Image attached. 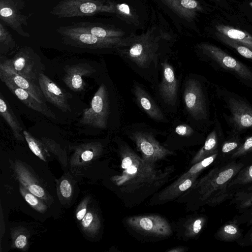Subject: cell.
Wrapping results in <instances>:
<instances>
[{
    "instance_id": "obj_1",
    "label": "cell",
    "mask_w": 252,
    "mask_h": 252,
    "mask_svg": "<svg viewBox=\"0 0 252 252\" xmlns=\"http://www.w3.org/2000/svg\"><path fill=\"white\" fill-rule=\"evenodd\" d=\"M120 154L122 174L116 176L114 180L118 186L136 189L144 185H152L162 177L154 164L146 162L126 144L121 146Z\"/></svg>"
},
{
    "instance_id": "obj_2",
    "label": "cell",
    "mask_w": 252,
    "mask_h": 252,
    "mask_svg": "<svg viewBox=\"0 0 252 252\" xmlns=\"http://www.w3.org/2000/svg\"><path fill=\"white\" fill-rule=\"evenodd\" d=\"M243 165L231 163L221 168L212 169L196 182L195 186L201 201L211 205L223 201L228 195L229 184Z\"/></svg>"
},
{
    "instance_id": "obj_3",
    "label": "cell",
    "mask_w": 252,
    "mask_h": 252,
    "mask_svg": "<svg viewBox=\"0 0 252 252\" xmlns=\"http://www.w3.org/2000/svg\"><path fill=\"white\" fill-rule=\"evenodd\" d=\"M153 29L139 35L124 38L116 48L124 56L142 68H147L157 57L158 38L154 36Z\"/></svg>"
},
{
    "instance_id": "obj_4",
    "label": "cell",
    "mask_w": 252,
    "mask_h": 252,
    "mask_svg": "<svg viewBox=\"0 0 252 252\" xmlns=\"http://www.w3.org/2000/svg\"><path fill=\"white\" fill-rule=\"evenodd\" d=\"M99 13H115L112 2L102 0H61L50 11L59 18L91 16Z\"/></svg>"
},
{
    "instance_id": "obj_5",
    "label": "cell",
    "mask_w": 252,
    "mask_h": 252,
    "mask_svg": "<svg viewBox=\"0 0 252 252\" xmlns=\"http://www.w3.org/2000/svg\"><path fill=\"white\" fill-rule=\"evenodd\" d=\"M63 41L68 45L90 49L117 48L124 37L104 38L88 33L75 25L61 26L57 30Z\"/></svg>"
},
{
    "instance_id": "obj_6",
    "label": "cell",
    "mask_w": 252,
    "mask_h": 252,
    "mask_svg": "<svg viewBox=\"0 0 252 252\" xmlns=\"http://www.w3.org/2000/svg\"><path fill=\"white\" fill-rule=\"evenodd\" d=\"M107 89L102 84L95 93L89 108L83 110L80 124L94 128L106 129L110 105Z\"/></svg>"
},
{
    "instance_id": "obj_7",
    "label": "cell",
    "mask_w": 252,
    "mask_h": 252,
    "mask_svg": "<svg viewBox=\"0 0 252 252\" xmlns=\"http://www.w3.org/2000/svg\"><path fill=\"white\" fill-rule=\"evenodd\" d=\"M35 53L29 47H22L12 59L0 55V68L11 71L31 81L37 77Z\"/></svg>"
},
{
    "instance_id": "obj_8",
    "label": "cell",
    "mask_w": 252,
    "mask_h": 252,
    "mask_svg": "<svg viewBox=\"0 0 252 252\" xmlns=\"http://www.w3.org/2000/svg\"><path fill=\"white\" fill-rule=\"evenodd\" d=\"M202 52L223 69L243 80L252 82V70L243 63L214 45L201 43L198 45Z\"/></svg>"
},
{
    "instance_id": "obj_9",
    "label": "cell",
    "mask_w": 252,
    "mask_h": 252,
    "mask_svg": "<svg viewBox=\"0 0 252 252\" xmlns=\"http://www.w3.org/2000/svg\"><path fill=\"white\" fill-rule=\"evenodd\" d=\"M140 152L142 158L147 162L154 164L158 160L173 154V152L165 148L150 133L142 131L131 132L129 135Z\"/></svg>"
},
{
    "instance_id": "obj_10",
    "label": "cell",
    "mask_w": 252,
    "mask_h": 252,
    "mask_svg": "<svg viewBox=\"0 0 252 252\" xmlns=\"http://www.w3.org/2000/svg\"><path fill=\"white\" fill-rule=\"evenodd\" d=\"M126 221L127 225L133 229L145 234L166 237L172 233L171 227L168 221L159 215L132 216L127 218Z\"/></svg>"
},
{
    "instance_id": "obj_11",
    "label": "cell",
    "mask_w": 252,
    "mask_h": 252,
    "mask_svg": "<svg viewBox=\"0 0 252 252\" xmlns=\"http://www.w3.org/2000/svg\"><path fill=\"white\" fill-rule=\"evenodd\" d=\"M183 98L188 112L196 120L205 119L207 111L204 96L200 83L189 80L185 85Z\"/></svg>"
},
{
    "instance_id": "obj_12",
    "label": "cell",
    "mask_w": 252,
    "mask_h": 252,
    "mask_svg": "<svg viewBox=\"0 0 252 252\" xmlns=\"http://www.w3.org/2000/svg\"><path fill=\"white\" fill-rule=\"evenodd\" d=\"M39 86L45 99L61 111H70L67 94L43 73L38 74Z\"/></svg>"
},
{
    "instance_id": "obj_13",
    "label": "cell",
    "mask_w": 252,
    "mask_h": 252,
    "mask_svg": "<svg viewBox=\"0 0 252 252\" xmlns=\"http://www.w3.org/2000/svg\"><path fill=\"white\" fill-rule=\"evenodd\" d=\"M0 18L6 25L24 37L30 35L23 29V25L27 26L28 17L23 15L12 0H0Z\"/></svg>"
},
{
    "instance_id": "obj_14",
    "label": "cell",
    "mask_w": 252,
    "mask_h": 252,
    "mask_svg": "<svg viewBox=\"0 0 252 252\" xmlns=\"http://www.w3.org/2000/svg\"><path fill=\"white\" fill-rule=\"evenodd\" d=\"M64 71L63 82L70 90L76 92L84 90L86 83L83 78L88 77L95 72L94 67L86 63L66 66Z\"/></svg>"
},
{
    "instance_id": "obj_15",
    "label": "cell",
    "mask_w": 252,
    "mask_h": 252,
    "mask_svg": "<svg viewBox=\"0 0 252 252\" xmlns=\"http://www.w3.org/2000/svg\"><path fill=\"white\" fill-rule=\"evenodd\" d=\"M230 121L236 131L252 128V108L243 101L234 98L228 100Z\"/></svg>"
},
{
    "instance_id": "obj_16",
    "label": "cell",
    "mask_w": 252,
    "mask_h": 252,
    "mask_svg": "<svg viewBox=\"0 0 252 252\" xmlns=\"http://www.w3.org/2000/svg\"><path fill=\"white\" fill-rule=\"evenodd\" d=\"M162 81L159 86V93L165 103L174 105L177 97L178 81L172 65L165 61L161 63Z\"/></svg>"
},
{
    "instance_id": "obj_17",
    "label": "cell",
    "mask_w": 252,
    "mask_h": 252,
    "mask_svg": "<svg viewBox=\"0 0 252 252\" xmlns=\"http://www.w3.org/2000/svg\"><path fill=\"white\" fill-rule=\"evenodd\" d=\"M10 92L21 101L30 108L36 111L47 117L56 119V115L45 103H41L36 99L25 90L20 88L7 80H2Z\"/></svg>"
},
{
    "instance_id": "obj_18",
    "label": "cell",
    "mask_w": 252,
    "mask_h": 252,
    "mask_svg": "<svg viewBox=\"0 0 252 252\" xmlns=\"http://www.w3.org/2000/svg\"><path fill=\"white\" fill-rule=\"evenodd\" d=\"M0 79L1 81L7 80L11 82L17 87L28 92L38 101L45 103V98L40 88L34 81L15 72L1 68H0Z\"/></svg>"
},
{
    "instance_id": "obj_19",
    "label": "cell",
    "mask_w": 252,
    "mask_h": 252,
    "mask_svg": "<svg viewBox=\"0 0 252 252\" xmlns=\"http://www.w3.org/2000/svg\"><path fill=\"white\" fill-rule=\"evenodd\" d=\"M164 3L181 17L191 21L202 7L196 0H162Z\"/></svg>"
},
{
    "instance_id": "obj_20",
    "label": "cell",
    "mask_w": 252,
    "mask_h": 252,
    "mask_svg": "<svg viewBox=\"0 0 252 252\" xmlns=\"http://www.w3.org/2000/svg\"><path fill=\"white\" fill-rule=\"evenodd\" d=\"M133 92L137 102L149 117L158 121L164 120L161 111L144 89L139 85L135 84Z\"/></svg>"
},
{
    "instance_id": "obj_21",
    "label": "cell",
    "mask_w": 252,
    "mask_h": 252,
    "mask_svg": "<svg viewBox=\"0 0 252 252\" xmlns=\"http://www.w3.org/2000/svg\"><path fill=\"white\" fill-rule=\"evenodd\" d=\"M81 30L101 38H123L125 33L118 29L96 22L72 23Z\"/></svg>"
},
{
    "instance_id": "obj_22",
    "label": "cell",
    "mask_w": 252,
    "mask_h": 252,
    "mask_svg": "<svg viewBox=\"0 0 252 252\" xmlns=\"http://www.w3.org/2000/svg\"><path fill=\"white\" fill-rule=\"evenodd\" d=\"M198 176H192L182 180L177 179L160 192L158 196V200L165 202L177 198L184 192L195 185Z\"/></svg>"
},
{
    "instance_id": "obj_23",
    "label": "cell",
    "mask_w": 252,
    "mask_h": 252,
    "mask_svg": "<svg viewBox=\"0 0 252 252\" xmlns=\"http://www.w3.org/2000/svg\"><path fill=\"white\" fill-rule=\"evenodd\" d=\"M0 114L12 130L14 136L18 139L23 140V129L12 109L2 94H0Z\"/></svg>"
},
{
    "instance_id": "obj_24",
    "label": "cell",
    "mask_w": 252,
    "mask_h": 252,
    "mask_svg": "<svg viewBox=\"0 0 252 252\" xmlns=\"http://www.w3.org/2000/svg\"><path fill=\"white\" fill-rule=\"evenodd\" d=\"M218 32L252 50V36L247 32L233 27L217 25Z\"/></svg>"
},
{
    "instance_id": "obj_25",
    "label": "cell",
    "mask_w": 252,
    "mask_h": 252,
    "mask_svg": "<svg viewBox=\"0 0 252 252\" xmlns=\"http://www.w3.org/2000/svg\"><path fill=\"white\" fill-rule=\"evenodd\" d=\"M217 145V134L215 130H213L208 135L203 147L193 158L191 164H194L218 152Z\"/></svg>"
},
{
    "instance_id": "obj_26",
    "label": "cell",
    "mask_w": 252,
    "mask_h": 252,
    "mask_svg": "<svg viewBox=\"0 0 252 252\" xmlns=\"http://www.w3.org/2000/svg\"><path fill=\"white\" fill-rule=\"evenodd\" d=\"M206 219L204 217H197L188 220L185 223V235L188 238L197 236L205 224Z\"/></svg>"
},
{
    "instance_id": "obj_27",
    "label": "cell",
    "mask_w": 252,
    "mask_h": 252,
    "mask_svg": "<svg viewBox=\"0 0 252 252\" xmlns=\"http://www.w3.org/2000/svg\"><path fill=\"white\" fill-rule=\"evenodd\" d=\"M218 156V152L193 164L186 173L182 174L178 180L186 179L189 177L199 175L200 172L214 162Z\"/></svg>"
},
{
    "instance_id": "obj_28",
    "label": "cell",
    "mask_w": 252,
    "mask_h": 252,
    "mask_svg": "<svg viewBox=\"0 0 252 252\" xmlns=\"http://www.w3.org/2000/svg\"><path fill=\"white\" fill-rule=\"evenodd\" d=\"M0 55L12 50L16 47V43L12 35L1 23H0Z\"/></svg>"
},
{
    "instance_id": "obj_29",
    "label": "cell",
    "mask_w": 252,
    "mask_h": 252,
    "mask_svg": "<svg viewBox=\"0 0 252 252\" xmlns=\"http://www.w3.org/2000/svg\"><path fill=\"white\" fill-rule=\"evenodd\" d=\"M218 37L223 43L234 49L240 55L244 58L252 60V50L238 42L231 39L217 32Z\"/></svg>"
},
{
    "instance_id": "obj_30",
    "label": "cell",
    "mask_w": 252,
    "mask_h": 252,
    "mask_svg": "<svg viewBox=\"0 0 252 252\" xmlns=\"http://www.w3.org/2000/svg\"><path fill=\"white\" fill-rule=\"evenodd\" d=\"M241 233L237 225L228 223L222 226L218 232V236L221 240L232 241L240 236Z\"/></svg>"
},
{
    "instance_id": "obj_31",
    "label": "cell",
    "mask_w": 252,
    "mask_h": 252,
    "mask_svg": "<svg viewBox=\"0 0 252 252\" xmlns=\"http://www.w3.org/2000/svg\"><path fill=\"white\" fill-rule=\"evenodd\" d=\"M23 134L30 149L33 153L41 159L45 161L43 156L41 145L39 143V141L27 130H23Z\"/></svg>"
},
{
    "instance_id": "obj_32",
    "label": "cell",
    "mask_w": 252,
    "mask_h": 252,
    "mask_svg": "<svg viewBox=\"0 0 252 252\" xmlns=\"http://www.w3.org/2000/svg\"><path fill=\"white\" fill-rule=\"evenodd\" d=\"M115 9V14L123 17L126 20L135 22L136 18L128 5L126 3H116L113 2Z\"/></svg>"
},
{
    "instance_id": "obj_33",
    "label": "cell",
    "mask_w": 252,
    "mask_h": 252,
    "mask_svg": "<svg viewBox=\"0 0 252 252\" xmlns=\"http://www.w3.org/2000/svg\"><path fill=\"white\" fill-rule=\"evenodd\" d=\"M251 151H252V136L246 139L245 142L232 154V158H238Z\"/></svg>"
},
{
    "instance_id": "obj_34",
    "label": "cell",
    "mask_w": 252,
    "mask_h": 252,
    "mask_svg": "<svg viewBox=\"0 0 252 252\" xmlns=\"http://www.w3.org/2000/svg\"><path fill=\"white\" fill-rule=\"evenodd\" d=\"M175 131L177 134L183 136H189L193 133V129L186 124L180 125L177 126Z\"/></svg>"
},
{
    "instance_id": "obj_35",
    "label": "cell",
    "mask_w": 252,
    "mask_h": 252,
    "mask_svg": "<svg viewBox=\"0 0 252 252\" xmlns=\"http://www.w3.org/2000/svg\"><path fill=\"white\" fill-rule=\"evenodd\" d=\"M60 189L63 196L69 198L72 192V189L69 182L66 180H63L60 186Z\"/></svg>"
},
{
    "instance_id": "obj_36",
    "label": "cell",
    "mask_w": 252,
    "mask_h": 252,
    "mask_svg": "<svg viewBox=\"0 0 252 252\" xmlns=\"http://www.w3.org/2000/svg\"><path fill=\"white\" fill-rule=\"evenodd\" d=\"M28 189L31 193L35 196L42 198L45 195L44 189L38 185L32 184L28 187Z\"/></svg>"
},
{
    "instance_id": "obj_37",
    "label": "cell",
    "mask_w": 252,
    "mask_h": 252,
    "mask_svg": "<svg viewBox=\"0 0 252 252\" xmlns=\"http://www.w3.org/2000/svg\"><path fill=\"white\" fill-rule=\"evenodd\" d=\"M238 146V144L236 142L231 141L225 142L222 145V152L224 153H228L236 149Z\"/></svg>"
},
{
    "instance_id": "obj_38",
    "label": "cell",
    "mask_w": 252,
    "mask_h": 252,
    "mask_svg": "<svg viewBox=\"0 0 252 252\" xmlns=\"http://www.w3.org/2000/svg\"><path fill=\"white\" fill-rule=\"evenodd\" d=\"M27 243V238L24 235H19L15 240V246L18 249H22L25 247Z\"/></svg>"
},
{
    "instance_id": "obj_39",
    "label": "cell",
    "mask_w": 252,
    "mask_h": 252,
    "mask_svg": "<svg viewBox=\"0 0 252 252\" xmlns=\"http://www.w3.org/2000/svg\"><path fill=\"white\" fill-rule=\"evenodd\" d=\"M25 199L29 204L32 206H36L38 204L37 199L32 193H26L25 195Z\"/></svg>"
},
{
    "instance_id": "obj_40",
    "label": "cell",
    "mask_w": 252,
    "mask_h": 252,
    "mask_svg": "<svg viewBox=\"0 0 252 252\" xmlns=\"http://www.w3.org/2000/svg\"><path fill=\"white\" fill-rule=\"evenodd\" d=\"M94 217L91 212L87 213L84 218L82 219V224L84 228L88 227L92 221L93 220Z\"/></svg>"
},
{
    "instance_id": "obj_41",
    "label": "cell",
    "mask_w": 252,
    "mask_h": 252,
    "mask_svg": "<svg viewBox=\"0 0 252 252\" xmlns=\"http://www.w3.org/2000/svg\"><path fill=\"white\" fill-rule=\"evenodd\" d=\"M94 156V151L90 150H86L81 154V158L85 161L91 160Z\"/></svg>"
},
{
    "instance_id": "obj_42",
    "label": "cell",
    "mask_w": 252,
    "mask_h": 252,
    "mask_svg": "<svg viewBox=\"0 0 252 252\" xmlns=\"http://www.w3.org/2000/svg\"><path fill=\"white\" fill-rule=\"evenodd\" d=\"M252 205V192L250 193L247 197L242 202L240 207L246 208Z\"/></svg>"
},
{
    "instance_id": "obj_43",
    "label": "cell",
    "mask_w": 252,
    "mask_h": 252,
    "mask_svg": "<svg viewBox=\"0 0 252 252\" xmlns=\"http://www.w3.org/2000/svg\"><path fill=\"white\" fill-rule=\"evenodd\" d=\"M86 212L87 209L86 208H84L81 210H79L76 214V218L77 220H82V219L85 216Z\"/></svg>"
},
{
    "instance_id": "obj_44",
    "label": "cell",
    "mask_w": 252,
    "mask_h": 252,
    "mask_svg": "<svg viewBox=\"0 0 252 252\" xmlns=\"http://www.w3.org/2000/svg\"><path fill=\"white\" fill-rule=\"evenodd\" d=\"M185 248L183 247H177L173 249L167 251L168 252H185Z\"/></svg>"
},
{
    "instance_id": "obj_45",
    "label": "cell",
    "mask_w": 252,
    "mask_h": 252,
    "mask_svg": "<svg viewBox=\"0 0 252 252\" xmlns=\"http://www.w3.org/2000/svg\"><path fill=\"white\" fill-rule=\"evenodd\" d=\"M251 222L252 224V219L251 220ZM250 238H251V240H252V230H251V234H250Z\"/></svg>"
},
{
    "instance_id": "obj_46",
    "label": "cell",
    "mask_w": 252,
    "mask_h": 252,
    "mask_svg": "<svg viewBox=\"0 0 252 252\" xmlns=\"http://www.w3.org/2000/svg\"><path fill=\"white\" fill-rule=\"evenodd\" d=\"M249 5H250L252 7V1H251V2H250V3H249Z\"/></svg>"
},
{
    "instance_id": "obj_47",
    "label": "cell",
    "mask_w": 252,
    "mask_h": 252,
    "mask_svg": "<svg viewBox=\"0 0 252 252\" xmlns=\"http://www.w3.org/2000/svg\"><path fill=\"white\" fill-rule=\"evenodd\" d=\"M215 1H220L221 0H212Z\"/></svg>"
},
{
    "instance_id": "obj_48",
    "label": "cell",
    "mask_w": 252,
    "mask_h": 252,
    "mask_svg": "<svg viewBox=\"0 0 252 252\" xmlns=\"http://www.w3.org/2000/svg\"><path fill=\"white\" fill-rule=\"evenodd\" d=\"M251 241H252V240Z\"/></svg>"
}]
</instances>
